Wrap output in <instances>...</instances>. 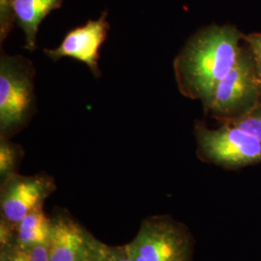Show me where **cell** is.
Instances as JSON below:
<instances>
[{
  "label": "cell",
  "mask_w": 261,
  "mask_h": 261,
  "mask_svg": "<svg viewBox=\"0 0 261 261\" xmlns=\"http://www.w3.org/2000/svg\"><path fill=\"white\" fill-rule=\"evenodd\" d=\"M0 261H49L47 246H23L15 243L1 250Z\"/></svg>",
  "instance_id": "cell-11"
},
{
  "label": "cell",
  "mask_w": 261,
  "mask_h": 261,
  "mask_svg": "<svg viewBox=\"0 0 261 261\" xmlns=\"http://www.w3.org/2000/svg\"><path fill=\"white\" fill-rule=\"evenodd\" d=\"M127 248L133 261H190L192 244L182 225L167 217H151Z\"/></svg>",
  "instance_id": "cell-3"
},
{
  "label": "cell",
  "mask_w": 261,
  "mask_h": 261,
  "mask_svg": "<svg viewBox=\"0 0 261 261\" xmlns=\"http://www.w3.org/2000/svg\"><path fill=\"white\" fill-rule=\"evenodd\" d=\"M56 190L54 179L45 173L24 176L14 173L2 180L0 205L2 219L17 225L30 212L41 208Z\"/></svg>",
  "instance_id": "cell-5"
},
{
  "label": "cell",
  "mask_w": 261,
  "mask_h": 261,
  "mask_svg": "<svg viewBox=\"0 0 261 261\" xmlns=\"http://www.w3.org/2000/svg\"><path fill=\"white\" fill-rule=\"evenodd\" d=\"M94 238L73 219L56 216L47 243L49 261H92Z\"/></svg>",
  "instance_id": "cell-8"
},
{
  "label": "cell",
  "mask_w": 261,
  "mask_h": 261,
  "mask_svg": "<svg viewBox=\"0 0 261 261\" xmlns=\"http://www.w3.org/2000/svg\"><path fill=\"white\" fill-rule=\"evenodd\" d=\"M199 149L208 161L227 168L261 162V142L248 133L225 125L218 130L197 128Z\"/></svg>",
  "instance_id": "cell-4"
},
{
  "label": "cell",
  "mask_w": 261,
  "mask_h": 261,
  "mask_svg": "<svg viewBox=\"0 0 261 261\" xmlns=\"http://www.w3.org/2000/svg\"><path fill=\"white\" fill-rule=\"evenodd\" d=\"M23 155L21 147L9 141L8 139L0 138V176L4 180L10 175L17 173L16 169L19 167L20 160Z\"/></svg>",
  "instance_id": "cell-12"
},
{
  "label": "cell",
  "mask_w": 261,
  "mask_h": 261,
  "mask_svg": "<svg viewBox=\"0 0 261 261\" xmlns=\"http://www.w3.org/2000/svg\"><path fill=\"white\" fill-rule=\"evenodd\" d=\"M92 261H133L125 246H109L94 238Z\"/></svg>",
  "instance_id": "cell-13"
},
{
  "label": "cell",
  "mask_w": 261,
  "mask_h": 261,
  "mask_svg": "<svg viewBox=\"0 0 261 261\" xmlns=\"http://www.w3.org/2000/svg\"><path fill=\"white\" fill-rule=\"evenodd\" d=\"M256 82L251 60L240 55L231 71L218 84L206 107L220 115L236 112L254 99Z\"/></svg>",
  "instance_id": "cell-7"
},
{
  "label": "cell",
  "mask_w": 261,
  "mask_h": 261,
  "mask_svg": "<svg viewBox=\"0 0 261 261\" xmlns=\"http://www.w3.org/2000/svg\"><path fill=\"white\" fill-rule=\"evenodd\" d=\"M35 68L21 56L2 53L0 58V138L9 139L25 128L36 110Z\"/></svg>",
  "instance_id": "cell-2"
},
{
  "label": "cell",
  "mask_w": 261,
  "mask_h": 261,
  "mask_svg": "<svg viewBox=\"0 0 261 261\" xmlns=\"http://www.w3.org/2000/svg\"><path fill=\"white\" fill-rule=\"evenodd\" d=\"M110 24L107 14L98 19L88 20L66 34L60 46L55 49H45V54L54 61L70 57L84 62L96 77L101 75L99 69V49L106 41Z\"/></svg>",
  "instance_id": "cell-6"
},
{
  "label": "cell",
  "mask_w": 261,
  "mask_h": 261,
  "mask_svg": "<svg viewBox=\"0 0 261 261\" xmlns=\"http://www.w3.org/2000/svg\"><path fill=\"white\" fill-rule=\"evenodd\" d=\"M50 231L51 220L47 218L41 207L27 215L15 226V243L23 246H47Z\"/></svg>",
  "instance_id": "cell-10"
},
{
  "label": "cell",
  "mask_w": 261,
  "mask_h": 261,
  "mask_svg": "<svg viewBox=\"0 0 261 261\" xmlns=\"http://www.w3.org/2000/svg\"><path fill=\"white\" fill-rule=\"evenodd\" d=\"M63 0H14L13 13L16 22L25 35V48L33 51L37 47V33L41 22Z\"/></svg>",
  "instance_id": "cell-9"
},
{
  "label": "cell",
  "mask_w": 261,
  "mask_h": 261,
  "mask_svg": "<svg viewBox=\"0 0 261 261\" xmlns=\"http://www.w3.org/2000/svg\"><path fill=\"white\" fill-rule=\"evenodd\" d=\"M239 56V34L234 28L212 27L203 30L175 61L181 90L190 97L201 99L207 106Z\"/></svg>",
  "instance_id": "cell-1"
},
{
  "label": "cell",
  "mask_w": 261,
  "mask_h": 261,
  "mask_svg": "<svg viewBox=\"0 0 261 261\" xmlns=\"http://www.w3.org/2000/svg\"><path fill=\"white\" fill-rule=\"evenodd\" d=\"M14 0H0V41L1 43L9 35L16 19L13 13Z\"/></svg>",
  "instance_id": "cell-15"
},
{
  "label": "cell",
  "mask_w": 261,
  "mask_h": 261,
  "mask_svg": "<svg viewBox=\"0 0 261 261\" xmlns=\"http://www.w3.org/2000/svg\"><path fill=\"white\" fill-rule=\"evenodd\" d=\"M231 125L248 133L261 142V110L243 114L233 119Z\"/></svg>",
  "instance_id": "cell-14"
},
{
  "label": "cell",
  "mask_w": 261,
  "mask_h": 261,
  "mask_svg": "<svg viewBox=\"0 0 261 261\" xmlns=\"http://www.w3.org/2000/svg\"><path fill=\"white\" fill-rule=\"evenodd\" d=\"M252 47L256 64L261 72V34H252L246 38Z\"/></svg>",
  "instance_id": "cell-16"
}]
</instances>
